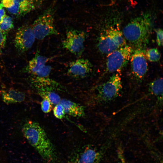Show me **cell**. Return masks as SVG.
Returning <instances> with one entry per match:
<instances>
[{
  "label": "cell",
  "mask_w": 163,
  "mask_h": 163,
  "mask_svg": "<svg viewBox=\"0 0 163 163\" xmlns=\"http://www.w3.org/2000/svg\"><path fill=\"white\" fill-rule=\"evenodd\" d=\"M50 60V58L40 55L37 52L25 67V72L30 75L39 70Z\"/></svg>",
  "instance_id": "obj_14"
},
{
  "label": "cell",
  "mask_w": 163,
  "mask_h": 163,
  "mask_svg": "<svg viewBox=\"0 0 163 163\" xmlns=\"http://www.w3.org/2000/svg\"><path fill=\"white\" fill-rule=\"evenodd\" d=\"M126 41L122 31L117 27H110L100 34L97 47L101 53L108 54L126 45Z\"/></svg>",
  "instance_id": "obj_4"
},
{
  "label": "cell",
  "mask_w": 163,
  "mask_h": 163,
  "mask_svg": "<svg viewBox=\"0 0 163 163\" xmlns=\"http://www.w3.org/2000/svg\"><path fill=\"white\" fill-rule=\"evenodd\" d=\"M86 33L82 30L70 29L66 31V37L62 42V47L72 54L80 56L84 50Z\"/></svg>",
  "instance_id": "obj_7"
},
{
  "label": "cell",
  "mask_w": 163,
  "mask_h": 163,
  "mask_svg": "<svg viewBox=\"0 0 163 163\" xmlns=\"http://www.w3.org/2000/svg\"><path fill=\"white\" fill-rule=\"evenodd\" d=\"M92 68V64L88 59H79L70 63L67 74L75 78H83L90 75Z\"/></svg>",
  "instance_id": "obj_10"
},
{
  "label": "cell",
  "mask_w": 163,
  "mask_h": 163,
  "mask_svg": "<svg viewBox=\"0 0 163 163\" xmlns=\"http://www.w3.org/2000/svg\"><path fill=\"white\" fill-rule=\"evenodd\" d=\"M133 49L126 45L107 54L106 71L107 73H120L130 61Z\"/></svg>",
  "instance_id": "obj_6"
},
{
  "label": "cell",
  "mask_w": 163,
  "mask_h": 163,
  "mask_svg": "<svg viewBox=\"0 0 163 163\" xmlns=\"http://www.w3.org/2000/svg\"><path fill=\"white\" fill-rule=\"evenodd\" d=\"M38 94L42 98L48 100L53 105H56L60 102V96L54 91L46 89H37Z\"/></svg>",
  "instance_id": "obj_16"
},
{
  "label": "cell",
  "mask_w": 163,
  "mask_h": 163,
  "mask_svg": "<svg viewBox=\"0 0 163 163\" xmlns=\"http://www.w3.org/2000/svg\"><path fill=\"white\" fill-rule=\"evenodd\" d=\"M53 104L47 100L43 99L41 102V107L42 111L44 113L50 112L52 109Z\"/></svg>",
  "instance_id": "obj_21"
},
{
  "label": "cell",
  "mask_w": 163,
  "mask_h": 163,
  "mask_svg": "<svg viewBox=\"0 0 163 163\" xmlns=\"http://www.w3.org/2000/svg\"><path fill=\"white\" fill-rule=\"evenodd\" d=\"M130 61L132 74L137 80L141 81L145 76L148 69L144 48L135 49Z\"/></svg>",
  "instance_id": "obj_8"
},
{
  "label": "cell",
  "mask_w": 163,
  "mask_h": 163,
  "mask_svg": "<svg viewBox=\"0 0 163 163\" xmlns=\"http://www.w3.org/2000/svg\"><path fill=\"white\" fill-rule=\"evenodd\" d=\"M64 108L65 113L73 117H82L85 115L84 107L80 104L63 99L59 103Z\"/></svg>",
  "instance_id": "obj_13"
},
{
  "label": "cell",
  "mask_w": 163,
  "mask_h": 163,
  "mask_svg": "<svg viewBox=\"0 0 163 163\" xmlns=\"http://www.w3.org/2000/svg\"><path fill=\"white\" fill-rule=\"evenodd\" d=\"M1 95L3 101L7 104L21 103L25 98L24 93L13 88L2 90Z\"/></svg>",
  "instance_id": "obj_15"
},
{
  "label": "cell",
  "mask_w": 163,
  "mask_h": 163,
  "mask_svg": "<svg viewBox=\"0 0 163 163\" xmlns=\"http://www.w3.org/2000/svg\"><path fill=\"white\" fill-rule=\"evenodd\" d=\"M149 88L154 94L161 98L163 94V78H158L151 82L149 85Z\"/></svg>",
  "instance_id": "obj_17"
},
{
  "label": "cell",
  "mask_w": 163,
  "mask_h": 163,
  "mask_svg": "<svg viewBox=\"0 0 163 163\" xmlns=\"http://www.w3.org/2000/svg\"><path fill=\"white\" fill-rule=\"evenodd\" d=\"M53 110L54 116L59 119L63 118L66 114L63 107L59 103L55 105Z\"/></svg>",
  "instance_id": "obj_20"
},
{
  "label": "cell",
  "mask_w": 163,
  "mask_h": 163,
  "mask_svg": "<svg viewBox=\"0 0 163 163\" xmlns=\"http://www.w3.org/2000/svg\"><path fill=\"white\" fill-rule=\"evenodd\" d=\"M1 3L4 7L8 8L12 6L14 2V0H2Z\"/></svg>",
  "instance_id": "obj_24"
},
{
  "label": "cell",
  "mask_w": 163,
  "mask_h": 163,
  "mask_svg": "<svg viewBox=\"0 0 163 163\" xmlns=\"http://www.w3.org/2000/svg\"><path fill=\"white\" fill-rule=\"evenodd\" d=\"M156 34V42L158 45L160 46L163 45V30L162 29L159 28L155 30Z\"/></svg>",
  "instance_id": "obj_23"
},
{
  "label": "cell",
  "mask_w": 163,
  "mask_h": 163,
  "mask_svg": "<svg viewBox=\"0 0 163 163\" xmlns=\"http://www.w3.org/2000/svg\"><path fill=\"white\" fill-rule=\"evenodd\" d=\"M145 56L147 59L152 62L159 61L161 57V54L157 48H152L145 51Z\"/></svg>",
  "instance_id": "obj_19"
},
{
  "label": "cell",
  "mask_w": 163,
  "mask_h": 163,
  "mask_svg": "<svg viewBox=\"0 0 163 163\" xmlns=\"http://www.w3.org/2000/svg\"><path fill=\"white\" fill-rule=\"evenodd\" d=\"M14 27L13 21L12 18L5 14L0 21V30L7 34Z\"/></svg>",
  "instance_id": "obj_18"
},
{
  "label": "cell",
  "mask_w": 163,
  "mask_h": 163,
  "mask_svg": "<svg viewBox=\"0 0 163 163\" xmlns=\"http://www.w3.org/2000/svg\"><path fill=\"white\" fill-rule=\"evenodd\" d=\"M121 160L122 161V163H125L124 160H123V158H121Z\"/></svg>",
  "instance_id": "obj_26"
},
{
  "label": "cell",
  "mask_w": 163,
  "mask_h": 163,
  "mask_svg": "<svg viewBox=\"0 0 163 163\" xmlns=\"http://www.w3.org/2000/svg\"><path fill=\"white\" fill-rule=\"evenodd\" d=\"M55 12V8L52 6L34 22L31 27L36 39L42 40L47 36L59 34L54 25Z\"/></svg>",
  "instance_id": "obj_5"
},
{
  "label": "cell",
  "mask_w": 163,
  "mask_h": 163,
  "mask_svg": "<svg viewBox=\"0 0 163 163\" xmlns=\"http://www.w3.org/2000/svg\"><path fill=\"white\" fill-rule=\"evenodd\" d=\"M122 88L121 78L119 73H114L107 81L96 87L95 94L90 97V101L97 102L110 101L118 96Z\"/></svg>",
  "instance_id": "obj_3"
},
{
  "label": "cell",
  "mask_w": 163,
  "mask_h": 163,
  "mask_svg": "<svg viewBox=\"0 0 163 163\" xmlns=\"http://www.w3.org/2000/svg\"><path fill=\"white\" fill-rule=\"evenodd\" d=\"M154 23L151 13H143L131 19L125 26L122 31L123 36L131 47L144 48L149 43Z\"/></svg>",
  "instance_id": "obj_1"
},
{
  "label": "cell",
  "mask_w": 163,
  "mask_h": 163,
  "mask_svg": "<svg viewBox=\"0 0 163 163\" xmlns=\"http://www.w3.org/2000/svg\"><path fill=\"white\" fill-rule=\"evenodd\" d=\"M35 39L31 26L24 25L18 28L16 33L15 47L19 52L24 53L32 47Z\"/></svg>",
  "instance_id": "obj_9"
},
{
  "label": "cell",
  "mask_w": 163,
  "mask_h": 163,
  "mask_svg": "<svg viewBox=\"0 0 163 163\" xmlns=\"http://www.w3.org/2000/svg\"><path fill=\"white\" fill-rule=\"evenodd\" d=\"M35 7L34 0H27L20 2H14L12 6L7 9L10 14L18 16L26 14L34 9Z\"/></svg>",
  "instance_id": "obj_12"
},
{
  "label": "cell",
  "mask_w": 163,
  "mask_h": 163,
  "mask_svg": "<svg viewBox=\"0 0 163 163\" xmlns=\"http://www.w3.org/2000/svg\"><path fill=\"white\" fill-rule=\"evenodd\" d=\"M1 3H0V21L6 14L5 11Z\"/></svg>",
  "instance_id": "obj_25"
},
{
  "label": "cell",
  "mask_w": 163,
  "mask_h": 163,
  "mask_svg": "<svg viewBox=\"0 0 163 163\" xmlns=\"http://www.w3.org/2000/svg\"><path fill=\"white\" fill-rule=\"evenodd\" d=\"M22 131L24 136L42 158L48 162L56 159L55 151L45 131L37 122L28 121L24 124Z\"/></svg>",
  "instance_id": "obj_2"
},
{
  "label": "cell",
  "mask_w": 163,
  "mask_h": 163,
  "mask_svg": "<svg viewBox=\"0 0 163 163\" xmlns=\"http://www.w3.org/2000/svg\"><path fill=\"white\" fill-rule=\"evenodd\" d=\"M101 155L95 149L87 147L69 163H98Z\"/></svg>",
  "instance_id": "obj_11"
},
{
  "label": "cell",
  "mask_w": 163,
  "mask_h": 163,
  "mask_svg": "<svg viewBox=\"0 0 163 163\" xmlns=\"http://www.w3.org/2000/svg\"><path fill=\"white\" fill-rule=\"evenodd\" d=\"M6 34L3 33L0 30V56L4 48L6 41Z\"/></svg>",
  "instance_id": "obj_22"
}]
</instances>
